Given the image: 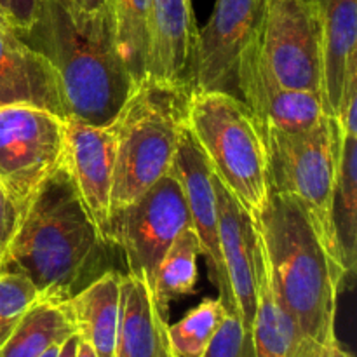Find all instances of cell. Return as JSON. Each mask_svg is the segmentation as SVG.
I'll list each match as a JSON object with an SVG mask.
<instances>
[{
    "label": "cell",
    "instance_id": "6da1fadb",
    "mask_svg": "<svg viewBox=\"0 0 357 357\" xmlns=\"http://www.w3.org/2000/svg\"><path fill=\"white\" fill-rule=\"evenodd\" d=\"M61 166L21 215L0 268L24 275L40 300L66 302L110 267V248Z\"/></svg>",
    "mask_w": 357,
    "mask_h": 357
},
{
    "label": "cell",
    "instance_id": "7a4b0ae2",
    "mask_svg": "<svg viewBox=\"0 0 357 357\" xmlns=\"http://www.w3.org/2000/svg\"><path fill=\"white\" fill-rule=\"evenodd\" d=\"M21 33L54 72L66 119L93 126L115 121L136 84L115 40L114 7L86 13L70 0H42Z\"/></svg>",
    "mask_w": 357,
    "mask_h": 357
},
{
    "label": "cell",
    "instance_id": "3957f363",
    "mask_svg": "<svg viewBox=\"0 0 357 357\" xmlns=\"http://www.w3.org/2000/svg\"><path fill=\"white\" fill-rule=\"evenodd\" d=\"M253 220L279 303L300 331L323 347L337 337V296L347 286L344 272L289 195L268 192Z\"/></svg>",
    "mask_w": 357,
    "mask_h": 357
},
{
    "label": "cell",
    "instance_id": "277c9868",
    "mask_svg": "<svg viewBox=\"0 0 357 357\" xmlns=\"http://www.w3.org/2000/svg\"><path fill=\"white\" fill-rule=\"evenodd\" d=\"M190 91L187 84L145 77L122 105L114 121L112 213L131 204L169 171L187 126Z\"/></svg>",
    "mask_w": 357,
    "mask_h": 357
},
{
    "label": "cell",
    "instance_id": "5b68a950",
    "mask_svg": "<svg viewBox=\"0 0 357 357\" xmlns=\"http://www.w3.org/2000/svg\"><path fill=\"white\" fill-rule=\"evenodd\" d=\"M187 128L211 173L251 216H257L268 195L267 149L257 115L239 96L192 89Z\"/></svg>",
    "mask_w": 357,
    "mask_h": 357
},
{
    "label": "cell",
    "instance_id": "8992f818",
    "mask_svg": "<svg viewBox=\"0 0 357 357\" xmlns=\"http://www.w3.org/2000/svg\"><path fill=\"white\" fill-rule=\"evenodd\" d=\"M261 129L267 149L268 192L289 195L302 206L324 250L344 272L331 220L344 139L340 122L326 114L305 129H279L267 124H261Z\"/></svg>",
    "mask_w": 357,
    "mask_h": 357
},
{
    "label": "cell",
    "instance_id": "52a82bcc",
    "mask_svg": "<svg viewBox=\"0 0 357 357\" xmlns=\"http://www.w3.org/2000/svg\"><path fill=\"white\" fill-rule=\"evenodd\" d=\"M66 119L26 103L0 107V187L21 215L61 166Z\"/></svg>",
    "mask_w": 357,
    "mask_h": 357
},
{
    "label": "cell",
    "instance_id": "ba28073f",
    "mask_svg": "<svg viewBox=\"0 0 357 357\" xmlns=\"http://www.w3.org/2000/svg\"><path fill=\"white\" fill-rule=\"evenodd\" d=\"M192 227L190 211L176 174L162 178L131 204L112 213L108 239L122 253L129 274L146 279L152 288L155 271L181 230Z\"/></svg>",
    "mask_w": 357,
    "mask_h": 357
},
{
    "label": "cell",
    "instance_id": "9c48e42d",
    "mask_svg": "<svg viewBox=\"0 0 357 357\" xmlns=\"http://www.w3.org/2000/svg\"><path fill=\"white\" fill-rule=\"evenodd\" d=\"M257 42L278 82L323 96V31L314 0H264Z\"/></svg>",
    "mask_w": 357,
    "mask_h": 357
},
{
    "label": "cell",
    "instance_id": "30bf717a",
    "mask_svg": "<svg viewBox=\"0 0 357 357\" xmlns=\"http://www.w3.org/2000/svg\"><path fill=\"white\" fill-rule=\"evenodd\" d=\"M264 0H216L208 24L197 30L192 54L190 87L237 96V65L257 37Z\"/></svg>",
    "mask_w": 357,
    "mask_h": 357
},
{
    "label": "cell",
    "instance_id": "8fae6325",
    "mask_svg": "<svg viewBox=\"0 0 357 357\" xmlns=\"http://www.w3.org/2000/svg\"><path fill=\"white\" fill-rule=\"evenodd\" d=\"M171 169L176 174L181 190H183L185 201L190 211L192 229L195 230L201 243V255H204L206 264H208L209 278L213 284L218 288V300L227 314L239 317L236 298H234L225 265H223L222 248H220L218 208H216V192L213 185L211 167L187 126L181 132Z\"/></svg>",
    "mask_w": 357,
    "mask_h": 357
},
{
    "label": "cell",
    "instance_id": "7c38bea8",
    "mask_svg": "<svg viewBox=\"0 0 357 357\" xmlns=\"http://www.w3.org/2000/svg\"><path fill=\"white\" fill-rule=\"evenodd\" d=\"M63 167L72 178L87 213L108 239L115 173V126H93L66 119ZM112 244V243H110Z\"/></svg>",
    "mask_w": 357,
    "mask_h": 357
},
{
    "label": "cell",
    "instance_id": "4fadbf2b",
    "mask_svg": "<svg viewBox=\"0 0 357 357\" xmlns=\"http://www.w3.org/2000/svg\"><path fill=\"white\" fill-rule=\"evenodd\" d=\"M236 87L237 96L251 108L261 124L279 129H305L326 115L321 94L282 86L265 68L257 37L241 56Z\"/></svg>",
    "mask_w": 357,
    "mask_h": 357
},
{
    "label": "cell",
    "instance_id": "5bb4252c",
    "mask_svg": "<svg viewBox=\"0 0 357 357\" xmlns=\"http://www.w3.org/2000/svg\"><path fill=\"white\" fill-rule=\"evenodd\" d=\"M26 103L66 119L56 75L0 6V107Z\"/></svg>",
    "mask_w": 357,
    "mask_h": 357
},
{
    "label": "cell",
    "instance_id": "9a60e30c",
    "mask_svg": "<svg viewBox=\"0 0 357 357\" xmlns=\"http://www.w3.org/2000/svg\"><path fill=\"white\" fill-rule=\"evenodd\" d=\"M223 265L241 321L251 330L257 312V229L255 220L213 174Z\"/></svg>",
    "mask_w": 357,
    "mask_h": 357
},
{
    "label": "cell",
    "instance_id": "2e32d148",
    "mask_svg": "<svg viewBox=\"0 0 357 357\" xmlns=\"http://www.w3.org/2000/svg\"><path fill=\"white\" fill-rule=\"evenodd\" d=\"M197 30L187 0H150L146 77L190 86Z\"/></svg>",
    "mask_w": 357,
    "mask_h": 357
},
{
    "label": "cell",
    "instance_id": "e0dca14e",
    "mask_svg": "<svg viewBox=\"0 0 357 357\" xmlns=\"http://www.w3.org/2000/svg\"><path fill=\"white\" fill-rule=\"evenodd\" d=\"M169 323L159 312L146 279L122 274L121 316L114 357H174Z\"/></svg>",
    "mask_w": 357,
    "mask_h": 357
},
{
    "label": "cell",
    "instance_id": "ac0fdd59",
    "mask_svg": "<svg viewBox=\"0 0 357 357\" xmlns=\"http://www.w3.org/2000/svg\"><path fill=\"white\" fill-rule=\"evenodd\" d=\"M257 229V227H255ZM255 357H321L319 344L307 338L282 309L272 286L257 232V312L253 324Z\"/></svg>",
    "mask_w": 357,
    "mask_h": 357
},
{
    "label": "cell",
    "instance_id": "d6986e66",
    "mask_svg": "<svg viewBox=\"0 0 357 357\" xmlns=\"http://www.w3.org/2000/svg\"><path fill=\"white\" fill-rule=\"evenodd\" d=\"M122 272L108 271L65 302L75 333L96 357H114L121 316Z\"/></svg>",
    "mask_w": 357,
    "mask_h": 357
},
{
    "label": "cell",
    "instance_id": "ffe728a7",
    "mask_svg": "<svg viewBox=\"0 0 357 357\" xmlns=\"http://www.w3.org/2000/svg\"><path fill=\"white\" fill-rule=\"evenodd\" d=\"M323 31V100L337 119L347 61L357 54V0H314Z\"/></svg>",
    "mask_w": 357,
    "mask_h": 357
},
{
    "label": "cell",
    "instance_id": "44dd1931",
    "mask_svg": "<svg viewBox=\"0 0 357 357\" xmlns=\"http://www.w3.org/2000/svg\"><path fill=\"white\" fill-rule=\"evenodd\" d=\"M331 220L342 268L351 281L357 261V136L352 135L342 139Z\"/></svg>",
    "mask_w": 357,
    "mask_h": 357
},
{
    "label": "cell",
    "instance_id": "7402d4cb",
    "mask_svg": "<svg viewBox=\"0 0 357 357\" xmlns=\"http://www.w3.org/2000/svg\"><path fill=\"white\" fill-rule=\"evenodd\" d=\"M72 335H75V326L65 302L38 300L0 347V357H40L52 345L63 344Z\"/></svg>",
    "mask_w": 357,
    "mask_h": 357
},
{
    "label": "cell",
    "instance_id": "603a6c76",
    "mask_svg": "<svg viewBox=\"0 0 357 357\" xmlns=\"http://www.w3.org/2000/svg\"><path fill=\"white\" fill-rule=\"evenodd\" d=\"M201 243L192 227L181 230L155 271L152 295L159 312L169 319V303L194 291Z\"/></svg>",
    "mask_w": 357,
    "mask_h": 357
},
{
    "label": "cell",
    "instance_id": "cb8c5ba5",
    "mask_svg": "<svg viewBox=\"0 0 357 357\" xmlns=\"http://www.w3.org/2000/svg\"><path fill=\"white\" fill-rule=\"evenodd\" d=\"M150 0H114L115 40L135 84L146 77Z\"/></svg>",
    "mask_w": 357,
    "mask_h": 357
},
{
    "label": "cell",
    "instance_id": "d4e9b609",
    "mask_svg": "<svg viewBox=\"0 0 357 357\" xmlns=\"http://www.w3.org/2000/svg\"><path fill=\"white\" fill-rule=\"evenodd\" d=\"M225 314L227 310L218 298L202 300L183 319L167 330L173 356L204 357Z\"/></svg>",
    "mask_w": 357,
    "mask_h": 357
},
{
    "label": "cell",
    "instance_id": "484cf974",
    "mask_svg": "<svg viewBox=\"0 0 357 357\" xmlns=\"http://www.w3.org/2000/svg\"><path fill=\"white\" fill-rule=\"evenodd\" d=\"M38 300L37 288L24 275L0 268V347Z\"/></svg>",
    "mask_w": 357,
    "mask_h": 357
},
{
    "label": "cell",
    "instance_id": "4316f807",
    "mask_svg": "<svg viewBox=\"0 0 357 357\" xmlns=\"http://www.w3.org/2000/svg\"><path fill=\"white\" fill-rule=\"evenodd\" d=\"M204 357H255L251 330L232 314H225Z\"/></svg>",
    "mask_w": 357,
    "mask_h": 357
},
{
    "label": "cell",
    "instance_id": "83f0119b",
    "mask_svg": "<svg viewBox=\"0 0 357 357\" xmlns=\"http://www.w3.org/2000/svg\"><path fill=\"white\" fill-rule=\"evenodd\" d=\"M20 208L14 204L13 199L0 187V264H2L7 250H9L10 241H13L14 234H16L17 227H20Z\"/></svg>",
    "mask_w": 357,
    "mask_h": 357
},
{
    "label": "cell",
    "instance_id": "f1b7e54d",
    "mask_svg": "<svg viewBox=\"0 0 357 357\" xmlns=\"http://www.w3.org/2000/svg\"><path fill=\"white\" fill-rule=\"evenodd\" d=\"M42 0H0V6L7 16L14 21L21 31L28 30L37 17Z\"/></svg>",
    "mask_w": 357,
    "mask_h": 357
},
{
    "label": "cell",
    "instance_id": "f546056e",
    "mask_svg": "<svg viewBox=\"0 0 357 357\" xmlns=\"http://www.w3.org/2000/svg\"><path fill=\"white\" fill-rule=\"evenodd\" d=\"M321 357H354L352 352H349L344 345L340 344L337 337L331 338L330 342L323 345V351H321Z\"/></svg>",
    "mask_w": 357,
    "mask_h": 357
},
{
    "label": "cell",
    "instance_id": "4dcf8cb0",
    "mask_svg": "<svg viewBox=\"0 0 357 357\" xmlns=\"http://www.w3.org/2000/svg\"><path fill=\"white\" fill-rule=\"evenodd\" d=\"M70 2L86 13H98V10L114 7V0H70Z\"/></svg>",
    "mask_w": 357,
    "mask_h": 357
},
{
    "label": "cell",
    "instance_id": "1f68e13d",
    "mask_svg": "<svg viewBox=\"0 0 357 357\" xmlns=\"http://www.w3.org/2000/svg\"><path fill=\"white\" fill-rule=\"evenodd\" d=\"M79 335H72L66 342H63L61 349H59L58 357H77V349H79Z\"/></svg>",
    "mask_w": 357,
    "mask_h": 357
},
{
    "label": "cell",
    "instance_id": "d6a6232c",
    "mask_svg": "<svg viewBox=\"0 0 357 357\" xmlns=\"http://www.w3.org/2000/svg\"><path fill=\"white\" fill-rule=\"evenodd\" d=\"M80 338V337H79ZM77 357H96L94 356L93 349L86 344V342H79V349H77Z\"/></svg>",
    "mask_w": 357,
    "mask_h": 357
},
{
    "label": "cell",
    "instance_id": "836d02e7",
    "mask_svg": "<svg viewBox=\"0 0 357 357\" xmlns=\"http://www.w3.org/2000/svg\"><path fill=\"white\" fill-rule=\"evenodd\" d=\"M61 345L63 344H59V345H52L51 349H47V351L44 352V354H42L40 357H58V354H59V349H61Z\"/></svg>",
    "mask_w": 357,
    "mask_h": 357
},
{
    "label": "cell",
    "instance_id": "e575fe53",
    "mask_svg": "<svg viewBox=\"0 0 357 357\" xmlns=\"http://www.w3.org/2000/svg\"><path fill=\"white\" fill-rule=\"evenodd\" d=\"M187 2H188V3H192V0H187Z\"/></svg>",
    "mask_w": 357,
    "mask_h": 357
}]
</instances>
